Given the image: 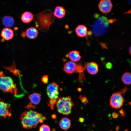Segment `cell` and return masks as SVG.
Segmentation results:
<instances>
[{
	"label": "cell",
	"mask_w": 131,
	"mask_h": 131,
	"mask_svg": "<svg viewBox=\"0 0 131 131\" xmlns=\"http://www.w3.org/2000/svg\"><path fill=\"white\" fill-rule=\"evenodd\" d=\"M39 131H50V129L48 125L43 124L40 127Z\"/></svg>",
	"instance_id": "obj_26"
},
{
	"label": "cell",
	"mask_w": 131,
	"mask_h": 131,
	"mask_svg": "<svg viewBox=\"0 0 131 131\" xmlns=\"http://www.w3.org/2000/svg\"><path fill=\"white\" fill-rule=\"evenodd\" d=\"M66 57H68L73 62L78 61L81 58L79 52L75 50H72L70 51L66 55Z\"/></svg>",
	"instance_id": "obj_13"
},
{
	"label": "cell",
	"mask_w": 131,
	"mask_h": 131,
	"mask_svg": "<svg viewBox=\"0 0 131 131\" xmlns=\"http://www.w3.org/2000/svg\"><path fill=\"white\" fill-rule=\"evenodd\" d=\"M21 35L22 37L24 38L26 37L25 32H23L21 34Z\"/></svg>",
	"instance_id": "obj_34"
},
{
	"label": "cell",
	"mask_w": 131,
	"mask_h": 131,
	"mask_svg": "<svg viewBox=\"0 0 131 131\" xmlns=\"http://www.w3.org/2000/svg\"><path fill=\"white\" fill-rule=\"evenodd\" d=\"M34 16L31 12L26 11L22 14L21 18L22 22L25 23H28L33 19Z\"/></svg>",
	"instance_id": "obj_14"
},
{
	"label": "cell",
	"mask_w": 131,
	"mask_h": 131,
	"mask_svg": "<svg viewBox=\"0 0 131 131\" xmlns=\"http://www.w3.org/2000/svg\"><path fill=\"white\" fill-rule=\"evenodd\" d=\"M83 80L86 81V79L83 73L79 74L78 78L79 82H82Z\"/></svg>",
	"instance_id": "obj_28"
},
{
	"label": "cell",
	"mask_w": 131,
	"mask_h": 131,
	"mask_svg": "<svg viewBox=\"0 0 131 131\" xmlns=\"http://www.w3.org/2000/svg\"><path fill=\"white\" fill-rule=\"evenodd\" d=\"M59 86L55 82H53L48 85L47 87V93L56 92L58 91Z\"/></svg>",
	"instance_id": "obj_21"
},
{
	"label": "cell",
	"mask_w": 131,
	"mask_h": 131,
	"mask_svg": "<svg viewBox=\"0 0 131 131\" xmlns=\"http://www.w3.org/2000/svg\"><path fill=\"white\" fill-rule=\"evenodd\" d=\"M59 125L61 129L64 130L68 129L71 125L70 120L66 117L63 118L59 122Z\"/></svg>",
	"instance_id": "obj_19"
},
{
	"label": "cell",
	"mask_w": 131,
	"mask_h": 131,
	"mask_svg": "<svg viewBox=\"0 0 131 131\" xmlns=\"http://www.w3.org/2000/svg\"><path fill=\"white\" fill-rule=\"evenodd\" d=\"M76 64L74 62L69 61L66 63L63 67V70L66 73L71 74L75 72Z\"/></svg>",
	"instance_id": "obj_11"
},
{
	"label": "cell",
	"mask_w": 131,
	"mask_h": 131,
	"mask_svg": "<svg viewBox=\"0 0 131 131\" xmlns=\"http://www.w3.org/2000/svg\"><path fill=\"white\" fill-rule=\"evenodd\" d=\"M56 105L57 112L66 115L70 114L72 108L74 105L71 97L70 96L58 98Z\"/></svg>",
	"instance_id": "obj_3"
},
{
	"label": "cell",
	"mask_w": 131,
	"mask_h": 131,
	"mask_svg": "<svg viewBox=\"0 0 131 131\" xmlns=\"http://www.w3.org/2000/svg\"><path fill=\"white\" fill-rule=\"evenodd\" d=\"M57 99L49 100L48 103V106L52 110L54 109V106L56 104Z\"/></svg>",
	"instance_id": "obj_25"
},
{
	"label": "cell",
	"mask_w": 131,
	"mask_h": 131,
	"mask_svg": "<svg viewBox=\"0 0 131 131\" xmlns=\"http://www.w3.org/2000/svg\"><path fill=\"white\" fill-rule=\"evenodd\" d=\"M1 36L3 40L9 41L12 39L14 37V31L10 28H4L1 31Z\"/></svg>",
	"instance_id": "obj_9"
},
{
	"label": "cell",
	"mask_w": 131,
	"mask_h": 131,
	"mask_svg": "<svg viewBox=\"0 0 131 131\" xmlns=\"http://www.w3.org/2000/svg\"><path fill=\"white\" fill-rule=\"evenodd\" d=\"M42 81L45 84L48 82V76L45 75L43 76L41 78Z\"/></svg>",
	"instance_id": "obj_29"
},
{
	"label": "cell",
	"mask_w": 131,
	"mask_h": 131,
	"mask_svg": "<svg viewBox=\"0 0 131 131\" xmlns=\"http://www.w3.org/2000/svg\"><path fill=\"white\" fill-rule=\"evenodd\" d=\"M47 119L41 114L31 109L22 114L20 121L23 128L29 129L36 128L38 124L43 123Z\"/></svg>",
	"instance_id": "obj_1"
},
{
	"label": "cell",
	"mask_w": 131,
	"mask_h": 131,
	"mask_svg": "<svg viewBox=\"0 0 131 131\" xmlns=\"http://www.w3.org/2000/svg\"><path fill=\"white\" fill-rule=\"evenodd\" d=\"M75 31L78 36L84 37L87 35L88 31L87 27L82 25H79L75 28Z\"/></svg>",
	"instance_id": "obj_15"
},
{
	"label": "cell",
	"mask_w": 131,
	"mask_h": 131,
	"mask_svg": "<svg viewBox=\"0 0 131 131\" xmlns=\"http://www.w3.org/2000/svg\"><path fill=\"white\" fill-rule=\"evenodd\" d=\"M119 113L121 116L123 117L125 116V113L123 109H121L119 111Z\"/></svg>",
	"instance_id": "obj_31"
},
{
	"label": "cell",
	"mask_w": 131,
	"mask_h": 131,
	"mask_svg": "<svg viewBox=\"0 0 131 131\" xmlns=\"http://www.w3.org/2000/svg\"><path fill=\"white\" fill-rule=\"evenodd\" d=\"M85 66L79 64H76V68L75 72L78 73L79 74L83 73L84 71L86 69Z\"/></svg>",
	"instance_id": "obj_24"
},
{
	"label": "cell",
	"mask_w": 131,
	"mask_h": 131,
	"mask_svg": "<svg viewBox=\"0 0 131 131\" xmlns=\"http://www.w3.org/2000/svg\"><path fill=\"white\" fill-rule=\"evenodd\" d=\"M2 23L6 27L9 28L12 27L15 24V20L11 16L7 15L3 17L2 19Z\"/></svg>",
	"instance_id": "obj_12"
},
{
	"label": "cell",
	"mask_w": 131,
	"mask_h": 131,
	"mask_svg": "<svg viewBox=\"0 0 131 131\" xmlns=\"http://www.w3.org/2000/svg\"><path fill=\"white\" fill-rule=\"evenodd\" d=\"M112 116L113 118H116L119 116V115L116 113L114 112L112 114Z\"/></svg>",
	"instance_id": "obj_32"
},
{
	"label": "cell",
	"mask_w": 131,
	"mask_h": 131,
	"mask_svg": "<svg viewBox=\"0 0 131 131\" xmlns=\"http://www.w3.org/2000/svg\"><path fill=\"white\" fill-rule=\"evenodd\" d=\"M28 98L30 101V103L34 106V105H37L39 104L41 99L40 95L36 93L31 94L29 95Z\"/></svg>",
	"instance_id": "obj_17"
},
{
	"label": "cell",
	"mask_w": 131,
	"mask_h": 131,
	"mask_svg": "<svg viewBox=\"0 0 131 131\" xmlns=\"http://www.w3.org/2000/svg\"><path fill=\"white\" fill-rule=\"evenodd\" d=\"M119 129V127L118 126H117L116 128V130L117 131H118Z\"/></svg>",
	"instance_id": "obj_36"
},
{
	"label": "cell",
	"mask_w": 131,
	"mask_h": 131,
	"mask_svg": "<svg viewBox=\"0 0 131 131\" xmlns=\"http://www.w3.org/2000/svg\"><path fill=\"white\" fill-rule=\"evenodd\" d=\"M52 117L53 119H55L56 118V115L53 114L52 115Z\"/></svg>",
	"instance_id": "obj_35"
},
{
	"label": "cell",
	"mask_w": 131,
	"mask_h": 131,
	"mask_svg": "<svg viewBox=\"0 0 131 131\" xmlns=\"http://www.w3.org/2000/svg\"><path fill=\"white\" fill-rule=\"evenodd\" d=\"M25 32L26 36L31 39H33L36 38L38 34V30L33 27L28 28L26 30Z\"/></svg>",
	"instance_id": "obj_16"
},
{
	"label": "cell",
	"mask_w": 131,
	"mask_h": 131,
	"mask_svg": "<svg viewBox=\"0 0 131 131\" xmlns=\"http://www.w3.org/2000/svg\"><path fill=\"white\" fill-rule=\"evenodd\" d=\"M47 93L50 99H57L58 98V91Z\"/></svg>",
	"instance_id": "obj_23"
},
{
	"label": "cell",
	"mask_w": 131,
	"mask_h": 131,
	"mask_svg": "<svg viewBox=\"0 0 131 131\" xmlns=\"http://www.w3.org/2000/svg\"><path fill=\"white\" fill-rule=\"evenodd\" d=\"M98 5L100 11L104 13H107L110 12L113 6L111 2L109 0H101Z\"/></svg>",
	"instance_id": "obj_8"
},
{
	"label": "cell",
	"mask_w": 131,
	"mask_h": 131,
	"mask_svg": "<svg viewBox=\"0 0 131 131\" xmlns=\"http://www.w3.org/2000/svg\"><path fill=\"white\" fill-rule=\"evenodd\" d=\"M53 13L55 16L58 18H61L65 15L66 10L62 6H57L55 7Z\"/></svg>",
	"instance_id": "obj_18"
},
{
	"label": "cell",
	"mask_w": 131,
	"mask_h": 131,
	"mask_svg": "<svg viewBox=\"0 0 131 131\" xmlns=\"http://www.w3.org/2000/svg\"><path fill=\"white\" fill-rule=\"evenodd\" d=\"M78 91H81V90L82 89L81 88H78Z\"/></svg>",
	"instance_id": "obj_37"
},
{
	"label": "cell",
	"mask_w": 131,
	"mask_h": 131,
	"mask_svg": "<svg viewBox=\"0 0 131 131\" xmlns=\"http://www.w3.org/2000/svg\"><path fill=\"white\" fill-rule=\"evenodd\" d=\"M109 21L104 16L98 17L95 21L92 27V31L95 35L100 36L104 34L108 29Z\"/></svg>",
	"instance_id": "obj_4"
},
{
	"label": "cell",
	"mask_w": 131,
	"mask_h": 131,
	"mask_svg": "<svg viewBox=\"0 0 131 131\" xmlns=\"http://www.w3.org/2000/svg\"><path fill=\"white\" fill-rule=\"evenodd\" d=\"M85 66L87 71L90 74H95L98 71V66L95 62H87L85 63Z\"/></svg>",
	"instance_id": "obj_10"
},
{
	"label": "cell",
	"mask_w": 131,
	"mask_h": 131,
	"mask_svg": "<svg viewBox=\"0 0 131 131\" xmlns=\"http://www.w3.org/2000/svg\"><path fill=\"white\" fill-rule=\"evenodd\" d=\"M55 19L52 11L47 9L35 14L33 20L36 27L42 32H45L48 30Z\"/></svg>",
	"instance_id": "obj_2"
},
{
	"label": "cell",
	"mask_w": 131,
	"mask_h": 131,
	"mask_svg": "<svg viewBox=\"0 0 131 131\" xmlns=\"http://www.w3.org/2000/svg\"><path fill=\"white\" fill-rule=\"evenodd\" d=\"M123 95L121 91L115 92L112 95L110 99V104L112 107L117 109L121 107L124 102Z\"/></svg>",
	"instance_id": "obj_6"
},
{
	"label": "cell",
	"mask_w": 131,
	"mask_h": 131,
	"mask_svg": "<svg viewBox=\"0 0 131 131\" xmlns=\"http://www.w3.org/2000/svg\"><path fill=\"white\" fill-rule=\"evenodd\" d=\"M79 121L81 123H82L84 122V118L82 117H80L79 118Z\"/></svg>",
	"instance_id": "obj_33"
},
{
	"label": "cell",
	"mask_w": 131,
	"mask_h": 131,
	"mask_svg": "<svg viewBox=\"0 0 131 131\" xmlns=\"http://www.w3.org/2000/svg\"><path fill=\"white\" fill-rule=\"evenodd\" d=\"M124 131H128V130L127 129H126Z\"/></svg>",
	"instance_id": "obj_39"
},
{
	"label": "cell",
	"mask_w": 131,
	"mask_h": 131,
	"mask_svg": "<svg viewBox=\"0 0 131 131\" xmlns=\"http://www.w3.org/2000/svg\"><path fill=\"white\" fill-rule=\"evenodd\" d=\"M4 67L6 69L13 72L17 76L20 74V71L16 69L14 62H13V65L9 67Z\"/></svg>",
	"instance_id": "obj_22"
},
{
	"label": "cell",
	"mask_w": 131,
	"mask_h": 131,
	"mask_svg": "<svg viewBox=\"0 0 131 131\" xmlns=\"http://www.w3.org/2000/svg\"><path fill=\"white\" fill-rule=\"evenodd\" d=\"M129 52L130 54H131V47H130V48Z\"/></svg>",
	"instance_id": "obj_38"
},
{
	"label": "cell",
	"mask_w": 131,
	"mask_h": 131,
	"mask_svg": "<svg viewBox=\"0 0 131 131\" xmlns=\"http://www.w3.org/2000/svg\"><path fill=\"white\" fill-rule=\"evenodd\" d=\"M0 89L5 92H9L16 95L17 89L12 79L5 76L2 72H0Z\"/></svg>",
	"instance_id": "obj_5"
},
{
	"label": "cell",
	"mask_w": 131,
	"mask_h": 131,
	"mask_svg": "<svg viewBox=\"0 0 131 131\" xmlns=\"http://www.w3.org/2000/svg\"><path fill=\"white\" fill-rule=\"evenodd\" d=\"M79 98L84 105H86L88 102V100L86 97L85 96H82L80 95L79 97Z\"/></svg>",
	"instance_id": "obj_27"
},
{
	"label": "cell",
	"mask_w": 131,
	"mask_h": 131,
	"mask_svg": "<svg viewBox=\"0 0 131 131\" xmlns=\"http://www.w3.org/2000/svg\"><path fill=\"white\" fill-rule=\"evenodd\" d=\"M112 67V63L110 62H108L106 64V67L107 69H111Z\"/></svg>",
	"instance_id": "obj_30"
},
{
	"label": "cell",
	"mask_w": 131,
	"mask_h": 131,
	"mask_svg": "<svg viewBox=\"0 0 131 131\" xmlns=\"http://www.w3.org/2000/svg\"><path fill=\"white\" fill-rule=\"evenodd\" d=\"M11 115L10 106L8 103L0 101V117L6 118Z\"/></svg>",
	"instance_id": "obj_7"
},
{
	"label": "cell",
	"mask_w": 131,
	"mask_h": 131,
	"mask_svg": "<svg viewBox=\"0 0 131 131\" xmlns=\"http://www.w3.org/2000/svg\"><path fill=\"white\" fill-rule=\"evenodd\" d=\"M122 80L123 83L127 85H130L131 83V75L129 72H125L122 75Z\"/></svg>",
	"instance_id": "obj_20"
}]
</instances>
